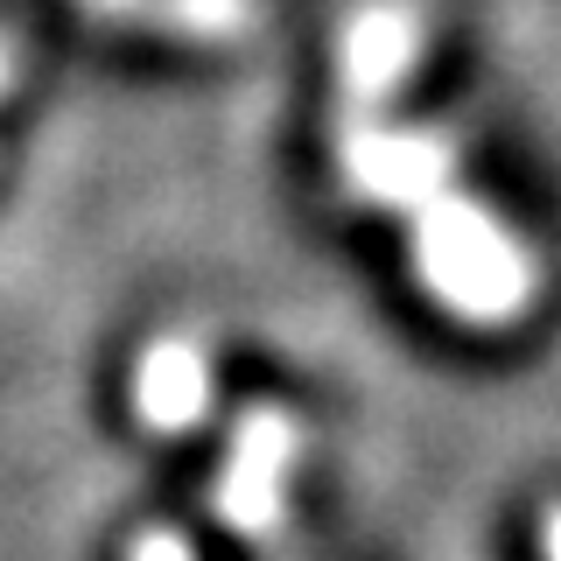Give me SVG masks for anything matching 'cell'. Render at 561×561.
Returning <instances> with one entry per match:
<instances>
[{"label": "cell", "mask_w": 561, "mask_h": 561, "mask_svg": "<svg viewBox=\"0 0 561 561\" xmlns=\"http://www.w3.org/2000/svg\"><path fill=\"white\" fill-rule=\"evenodd\" d=\"M344 183L379 210H414L449 190L456 148L428 127H386V119H344Z\"/></svg>", "instance_id": "obj_2"}, {"label": "cell", "mask_w": 561, "mask_h": 561, "mask_svg": "<svg viewBox=\"0 0 561 561\" xmlns=\"http://www.w3.org/2000/svg\"><path fill=\"white\" fill-rule=\"evenodd\" d=\"M210 408V358L190 337H154L134 365V414L154 435H190Z\"/></svg>", "instance_id": "obj_5"}, {"label": "cell", "mask_w": 561, "mask_h": 561, "mask_svg": "<svg viewBox=\"0 0 561 561\" xmlns=\"http://www.w3.org/2000/svg\"><path fill=\"white\" fill-rule=\"evenodd\" d=\"M295 421L280 408H245L225 449V470L210 484V513L232 534H274L280 526V491H288V463H295Z\"/></svg>", "instance_id": "obj_3"}, {"label": "cell", "mask_w": 561, "mask_h": 561, "mask_svg": "<svg viewBox=\"0 0 561 561\" xmlns=\"http://www.w3.org/2000/svg\"><path fill=\"white\" fill-rule=\"evenodd\" d=\"M127 561H197V548L183 534H169V526H148V534H134Z\"/></svg>", "instance_id": "obj_7"}, {"label": "cell", "mask_w": 561, "mask_h": 561, "mask_svg": "<svg viewBox=\"0 0 561 561\" xmlns=\"http://www.w3.org/2000/svg\"><path fill=\"white\" fill-rule=\"evenodd\" d=\"M540 554L561 561V505H548V519H540Z\"/></svg>", "instance_id": "obj_8"}, {"label": "cell", "mask_w": 561, "mask_h": 561, "mask_svg": "<svg viewBox=\"0 0 561 561\" xmlns=\"http://www.w3.org/2000/svg\"><path fill=\"white\" fill-rule=\"evenodd\" d=\"M140 14L175 35H239L253 22V0H140Z\"/></svg>", "instance_id": "obj_6"}, {"label": "cell", "mask_w": 561, "mask_h": 561, "mask_svg": "<svg viewBox=\"0 0 561 561\" xmlns=\"http://www.w3.org/2000/svg\"><path fill=\"white\" fill-rule=\"evenodd\" d=\"M414 274L449 316H463L478 330L519 323L540 288L534 253L463 190H443L435 204L414 210Z\"/></svg>", "instance_id": "obj_1"}, {"label": "cell", "mask_w": 561, "mask_h": 561, "mask_svg": "<svg viewBox=\"0 0 561 561\" xmlns=\"http://www.w3.org/2000/svg\"><path fill=\"white\" fill-rule=\"evenodd\" d=\"M14 70H22V49H14L8 35H0V92H8V84H14Z\"/></svg>", "instance_id": "obj_9"}, {"label": "cell", "mask_w": 561, "mask_h": 561, "mask_svg": "<svg viewBox=\"0 0 561 561\" xmlns=\"http://www.w3.org/2000/svg\"><path fill=\"white\" fill-rule=\"evenodd\" d=\"M99 14H140V0H92Z\"/></svg>", "instance_id": "obj_10"}, {"label": "cell", "mask_w": 561, "mask_h": 561, "mask_svg": "<svg viewBox=\"0 0 561 561\" xmlns=\"http://www.w3.org/2000/svg\"><path fill=\"white\" fill-rule=\"evenodd\" d=\"M421 64V14L400 8V0H379V8H358V22L344 28V99L351 119H379V105L414 78Z\"/></svg>", "instance_id": "obj_4"}]
</instances>
